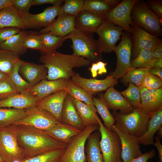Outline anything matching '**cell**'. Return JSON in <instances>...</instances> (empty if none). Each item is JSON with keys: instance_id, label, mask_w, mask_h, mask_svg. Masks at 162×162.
Listing matches in <instances>:
<instances>
[{"instance_id": "obj_1", "label": "cell", "mask_w": 162, "mask_h": 162, "mask_svg": "<svg viewBox=\"0 0 162 162\" xmlns=\"http://www.w3.org/2000/svg\"><path fill=\"white\" fill-rule=\"evenodd\" d=\"M16 137L25 158L56 149L66 148L68 146L45 130L29 126L16 125Z\"/></svg>"}, {"instance_id": "obj_2", "label": "cell", "mask_w": 162, "mask_h": 162, "mask_svg": "<svg viewBox=\"0 0 162 162\" xmlns=\"http://www.w3.org/2000/svg\"><path fill=\"white\" fill-rule=\"evenodd\" d=\"M39 61L48 69V80L60 78L70 80L76 73L73 70L74 68L86 67L91 63L83 57L62 53L56 50L41 54Z\"/></svg>"}, {"instance_id": "obj_3", "label": "cell", "mask_w": 162, "mask_h": 162, "mask_svg": "<svg viewBox=\"0 0 162 162\" xmlns=\"http://www.w3.org/2000/svg\"><path fill=\"white\" fill-rule=\"evenodd\" d=\"M65 38L72 41L73 55L83 57L92 63L102 61V51L91 33L75 28Z\"/></svg>"}, {"instance_id": "obj_4", "label": "cell", "mask_w": 162, "mask_h": 162, "mask_svg": "<svg viewBox=\"0 0 162 162\" xmlns=\"http://www.w3.org/2000/svg\"><path fill=\"white\" fill-rule=\"evenodd\" d=\"M112 115L116 122L114 126L117 129L137 138L142 136L146 131L150 118L144 113L140 107L134 108L131 112L127 114L113 111Z\"/></svg>"}, {"instance_id": "obj_5", "label": "cell", "mask_w": 162, "mask_h": 162, "mask_svg": "<svg viewBox=\"0 0 162 162\" xmlns=\"http://www.w3.org/2000/svg\"><path fill=\"white\" fill-rule=\"evenodd\" d=\"M131 17L133 22L148 32L158 37L162 36V23L145 1L139 0L134 4Z\"/></svg>"}, {"instance_id": "obj_6", "label": "cell", "mask_w": 162, "mask_h": 162, "mask_svg": "<svg viewBox=\"0 0 162 162\" xmlns=\"http://www.w3.org/2000/svg\"><path fill=\"white\" fill-rule=\"evenodd\" d=\"M0 156L5 162H20L25 158L16 137V125L0 128Z\"/></svg>"}, {"instance_id": "obj_7", "label": "cell", "mask_w": 162, "mask_h": 162, "mask_svg": "<svg viewBox=\"0 0 162 162\" xmlns=\"http://www.w3.org/2000/svg\"><path fill=\"white\" fill-rule=\"evenodd\" d=\"M99 129V124L90 125L74 136L68 145L60 162H86L85 153L86 142L91 134Z\"/></svg>"}, {"instance_id": "obj_8", "label": "cell", "mask_w": 162, "mask_h": 162, "mask_svg": "<svg viewBox=\"0 0 162 162\" xmlns=\"http://www.w3.org/2000/svg\"><path fill=\"white\" fill-rule=\"evenodd\" d=\"M98 120L101 134L100 146L103 162H123L121 143L118 135L115 131L108 130L99 117Z\"/></svg>"}, {"instance_id": "obj_9", "label": "cell", "mask_w": 162, "mask_h": 162, "mask_svg": "<svg viewBox=\"0 0 162 162\" xmlns=\"http://www.w3.org/2000/svg\"><path fill=\"white\" fill-rule=\"evenodd\" d=\"M125 32H123L121 41L116 46L114 50L117 57L116 69L109 75L117 80L121 78L131 68L130 58L132 48V36L131 33Z\"/></svg>"}, {"instance_id": "obj_10", "label": "cell", "mask_w": 162, "mask_h": 162, "mask_svg": "<svg viewBox=\"0 0 162 162\" xmlns=\"http://www.w3.org/2000/svg\"><path fill=\"white\" fill-rule=\"evenodd\" d=\"M139 0H123L116 7L103 16L104 22L112 23L122 27L124 30L131 33L133 23L131 10Z\"/></svg>"}, {"instance_id": "obj_11", "label": "cell", "mask_w": 162, "mask_h": 162, "mask_svg": "<svg viewBox=\"0 0 162 162\" xmlns=\"http://www.w3.org/2000/svg\"><path fill=\"white\" fill-rule=\"evenodd\" d=\"M26 109L27 116L13 125L29 126L46 130L59 122L50 112L36 106Z\"/></svg>"}, {"instance_id": "obj_12", "label": "cell", "mask_w": 162, "mask_h": 162, "mask_svg": "<svg viewBox=\"0 0 162 162\" xmlns=\"http://www.w3.org/2000/svg\"><path fill=\"white\" fill-rule=\"evenodd\" d=\"M61 6H51L37 14L18 13L25 29H40L47 27L54 22L60 13Z\"/></svg>"}, {"instance_id": "obj_13", "label": "cell", "mask_w": 162, "mask_h": 162, "mask_svg": "<svg viewBox=\"0 0 162 162\" xmlns=\"http://www.w3.org/2000/svg\"><path fill=\"white\" fill-rule=\"evenodd\" d=\"M124 29L112 23L104 22L95 32L99 36L97 40L102 52L110 53L114 51L117 42L121 39Z\"/></svg>"}, {"instance_id": "obj_14", "label": "cell", "mask_w": 162, "mask_h": 162, "mask_svg": "<svg viewBox=\"0 0 162 162\" xmlns=\"http://www.w3.org/2000/svg\"><path fill=\"white\" fill-rule=\"evenodd\" d=\"M132 34V56L134 58L143 50H151L162 40L148 32L133 22L131 25Z\"/></svg>"}, {"instance_id": "obj_15", "label": "cell", "mask_w": 162, "mask_h": 162, "mask_svg": "<svg viewBox=\"0 0 162 162\" xmlns=\"http://www.w3.org/2000/svg\"><path fill=\"white\" fill-rule=\"evenodd\" d=\"M70 80L76 85L86 90L92 96L118 83V80L110 75L104 79L98 80L83 78L76 73Z\"/></svg>"}, {"instance_id": "obj_16", "label": "cell", "mask_w": 162, "mask_h": 162, "mask_svg": "<svg viewBox=\"0 0 162 162\" xmlns=\"http://www.w3.org/2000/svg\"><path fill=\"white\" fill-rule=\"evenodd\" d=\"M141 96L140 108L145 114L150 116L162 107V87L149 89L139 87Z\"/></svg>"}, {"instance_id": "obj_17", "label": "cell", "mask_w": 162, "mask_h": 162, "mask_svg": "<svg viewBox=\"0 0 162 162\" xmlns=\"http://www.w3.org/2000/svg\"><path fill=\"white\" fill-rule=\"evenodd\" d=\"M68 80L64 78L53 80H43L26 91L36 97L40 101L50 94L66 89Z\"/></svg>"}, {"instance_id": "obj_18", "label": "cell", "mask_w": 162, "mask_h": 162, "mask_svg": "<svg viewBox=\"0 0 162 162\" xmlns=\"http://www.w3.org/2000/svg\"><path fill=\"white\" fill-rule=\"evenodd\" d=\"M75 16L60 13L54 22L41 29L39 33H47L57 36L65 37L75 28Z\"/></svg>"}, {"instance_id": "obj_19", "label": "cell", "mask_w": 162, "mask_h": 162, "mask_svg": "<svg viewBox=\"0 0 162 162\" xmlns=\"http://www.w3.org/2000/svg\"><path fill=\"white\" fill-rule=\"evenodd\" d=\"M68 94L66 88L55 92L41 99L36 106L48 111L61 122L62 110Z\"/></svg>"}, {"instance_id": "obj_20", "label": "cell", "mask_w": 162, "mask_h": 162, "mask_svg": "<svg viewBox=\"0 0 162 162\" xmlns=\"http://www.w3.org/2000/svg\"><path fill=\"white\" fill-rule=\"evenodd\" d=\"M113 128L121 141V158L123 162H128L140 156L142 153L137 138L129 134L121 132L114 125Z\"/></svg>"}, {"instance_id": "obj_21", "label": "cell", "mask_w": 162, "mask_h": 162, "mask_svg": "<svg viewBox=\"0 0 162 162\" xmlns=\"http://www.w3.org/2000/svg\"><path fill=\"white\" fill-rule=\"evenodd\" d=\"M19 73L33 86L46 79L48 69L44 64H37L22 60Z\"/></svg>"}, {"instance_id": "obj_22", "label": "cell", "mask_w": 162, "mask_h": 162, "mask_svg": "<svg viewBox=\"0 0 162 162\" xmlns=\"http://www.w3.org/2000/svg\"><path fill=\"white\" fill-rule=\"evenodd\" d=\"M103 97L109 109L113 111L119 110L120 113L127 114L131 112L134 109L120 92L115 89L113 86L106 90L103 94Z\"/></svg>"}, {"instance_id": "obj_23", "label": "cell", "mask_w": 162, "mask_h": 162, "mask_svg": "<svg viewBox=\"0 0 162 162\" xmlns=\"http://www.w3.org/2000/svg\"><path fill=\"white\" fill-rule=\"evenodd\" d=\"M75 28L82 31L93 34L97 28L104 22L103 16L88 11H80L75 16Z\"/></svg>"}, {"instance_id": "obj_24", "label": "cell", "mask_w": 162, "mask_h": 162, "mask_svg": "<svg viewBox=\"0 0 162 162\" xmlns=\"http://www.w3.org/2000/svg\"><path fill=\"white\" fill-rule=\"evenodd\" d=\"M61 122L75 127L81 131L85 128L74 106L73 98L68 93L62 109Z\"/></svg>"}, {"instance_id": "obj_25", "label": "cell", "mask_w": 162, "mask_h": 162, "mask_svg": "<svg viewBox=\"0 0 162 162\" xmlns=\"http://www.w3.org/2000/svg\"><path fill=\"white\" fill-rule=\"evenodd\" d=\"M39 100L27 91L0 101V108L25 109L36 106Z\"/></svg>"}, {"instance_id": "obj_26", "label": "cell", "mask_w": 162, "mask_h": 162, "mask_svg": "<svg viewBox=\"0 0 162 162\" xmlns=\"http://www.w3.org/2000/svg\"><path fill=\"white\" fill-rule=\"evenodd\" d=\"M162 125V107L154 112L148 121L147 130L141 137L137 138L139 144L144 145H153L155 134Z\"/></svg>"}, {"instance_id": "obj_27", "label": "cell", "mask_w": 162, "mask_h": 162, "mask_svg": "<svg viewBox=\"0 0 162 162\" xmlns=\"http://www.w3.org/2000/svg\"><path fill=\"white\" fill-rule=\"evenodd\" d=\"M45 131L55 139L67 145L74 136L82 131L75 127L60 122Z\"/></svg>"}, {"instance_id": "obj_28", "label": "cell", "mask_w": 162, "mask_h": 162, "mask_svg": "<svg viewBox=\"0 0 162 162\" xmlns=\"http://www.w3.org/2000/svg\"><path fill=\"white\" fill-rule=\"evenodd\" d=\"M100 132L92 133L87 140L85 148L86 162H103L100 146Z\"/></svg>"}, {"instance_id": "obj_29", "label": "cell", "mask_w": 162, "mask_h": 162, "mask_svg": "<svg viewBox=\"0 0 162 162\" xmlns=\"http://www.w3.org/2000/svg\"><path fill=\"white\" fill-rule=\"evenodd\" d=\"M14 27L25 30L18 11L12 5L5 7L0 11V28Z\"/></svg>"}, {"instance_id": "obj_30", "label": "cell", "mask_w": 162, "mask_h": 162, "mask_svg": "<svg viewBox=\"0 0 162 162\" xmlns=\"http://www.w3.org/2000/svg\"><path fill=\"white\" fill-rule=\"evenodd\" d=\"M93 104L97 112L100 116L104 122L103 124L111 131H114L113 126L115 121L112 115L110 112L106 102L105 100L103 94H100L97 97L92 96Z\"/></svg>"}, {"instance_id": "obj_31", "label": "cell", "mask_w": 162, "mask_h": 162, "mask_svg": "<svg viewBox=\"0 0 162 162\" xmlns=\"http://www.w3.org/2000/svg\"><path fill=\"white\" fill-rule=\"evenodd\" d=\"M27 32L21 30L7 40L0 44V48L12 51L19 56L24 54L27 50L24 40Z\"/></svg>"}, {"instance_id": "obj_32", "label": "cell", "mask_w": 162, "mask_h": 162, "mask_svg": "<svg viewBox=\"0 0 162 162\" xmlns=\"http://www.w3.org/2000/svg\"><path fill=\"white\" fill-rule=\"evenodd\" d=\"M27 115L26 109L14 108H0V128L13 124L25 118Z\"/></svg>"}, {"instance_id": "obj_33", "label": "cell", "mask_w": 162, "mask_h": 162, "mask_svg": "<svg viewBox=\"0 0 162 162\" xmlns=\"http://www.w3.org/2000/svg\"><path fill=\"white\" fill-rule=\"evenodd\" d=\"M74 103L77 113L85 127L99 124V117L96 112L85 103L73 98Z\"/></svg>"}, {"instance_id": "obj_34", "label": "cell", "mask_w": 162, "mask_h": 162, "mask_svg": "<svg viewBox=\"0 0 162 162\" xmlns=\"http://www.w3.org/2000/svg\"><path fill=\"white\" fill-rule=\"evenodd\" d=\"M22 60L20 58L15 63L13 69L8 75V80L15 90L19 93H22L33 86L23 79L19 70Z\"/></svg>"}, {"instance_id": "obj_35", "label": "cell", "mask_w": 162, "mask_h": 162, "mask_svg": "<svg viewBox=\"0 0 162 162\" xmlns=\"http://www.w3.org/2000/svg\"><path fill=\"white\" fill-rule=\"evenodd\" d=\"M66 89L68 93L73 98L85 103L97 112L93 104L92 96L86 90L74 84L70 80H68Z\"/></svg>"}, {"instance_id": "obj_36", "label": "cell", "mask_w": 162, "mask_h": 162, "mask_svg": "<svg viewBox=\"0 0 162 162\" xmlns=\"http://www.w3.org/2000/svg\"><path fill=\"white\" fill-rule=\"evenodd\" d=\"M39 34L43 48L42 51L40 52L41 54L56 50L67 40L65 36H57L47 33Z\"/></svg>"}, {"instance_id": "obj_37", "label": "cell", "mask_w": 162, "mask_h": 162, "mask_svg": "<svg viewBox=\"0 0 162 162\" xmlns=\"http://www.w3.org/2000/svg\"><path fill=\"white\" fill-rule=\"evenodd\" d=\"M112 10L105 0H86L81 10H85L94 14L103 16Z\"/></svg>"}, {"instance_id": "obj_38", "label": "cell", "mask_w": 162, "mask_h": 162, "mask_svg": "<svg viewBox=\"0 0 162 162\" xmlns=\"http://www.w3.org/2000/svg\"><path fill=\"white\" fill-rule=\"evenodd\" d=\"M19 57L12 51L0 48V71L9 74Z\"/></svg>"}, {"instance_id": "obj_39", "label": "cell", "mask_w": 162, "mask_h": 162, "mask_svg": "<svg viewBox=\"0 0 162 162\" xmlns=\"http://www.w3.org/2000/svg\"><path fill=\"white\" fill-rule=\"evenodd\" d=\"M149 68H131L121 78V81L124 85L131 82L137 87L141 86V83Z\"/></svg>"}, {"instance_id": "obj_40", "label": "cell", "mask_w": 162, "mask_h": 162, "mask_svg": "<svg viewBox=\"0 0 162 162\" xmlns=\"http://www.w3.org/2000/svg\"><path fill=\"white\" fill-rule=\"evenodd\" d=\"M66 148H60L25 158L20 162H60L61 158Z\"/></svg>"}, {"instance_id": "obj_41", "label": "cell", "mask_w": 162, "mask_h": 162, "mask_svg": "<svg viewBox=\"0 0 162 162\" xmlns=\"http://www.w3.org/2000/svg\"><path fill=\"white\" fill-rule=\"evenodd\" d=\"M120 93L134 109L140 107L141 96L138 87L129 82L128 88Z\"/></svg>"}, {"instance_id": "obj_42", "label": "cell", "mask_w": 162, "mask_h": 162, "mask_svg": "<svg viewBox=\"0 0 162 162\" xmlns=\"http://www.w3.org/2000/svg\"><path fill=\"white\" fill-rule=\"evenodd\" d=\"M84 2L83 0H64L60 13L75 16L80 11Z\"/></svg>"}, {"instance_id": "obj_43", "label": "cell", "mask_w": 162, "mask_h": 162, "mask_svg": "<svg viewBox=\"0 0 162 162\" xmlns=\"http://www.w3.org/2000/svg\"><path fill=\"white\" fill-rule=\"evenodd\" d=\"M24 44L27 49L39 50L40 52L43 50L39 33L35 32H27L24 39Z\"/></svg>"}, {"instance_id": "obj_44", "label": "cell", "mask_w": 162, "mask_h": 162, "mask_svg": "<svg viewBox=\"0 0 162 162\" xmlns=\"http://www.w3.org/2000/svg\"><path fill=\"white\" fill-rule=\"evenodd\" d=\"M151 50H142L136 57L130 61L131 68H144L149 61L153 59Z\"/></svg>"}, {"instance_id": "obj_45", "label": "cell", "mask_w": 162, "mask_h": 162, "mask_svg": "<svg viewBox=\"0 0 162 162\" xmlns=\"http://www.w3.org/2000/svg\"><path fill=\"white\" fill-rule=\"evenodd\" d=\"M162 79L147 72L143 79L141 86L149 89H157L162 87Z\"/></svg>"}, {"instance_id": "obj_46", "label": "cell", "mask_w": 162, "mask_h": 162, "mask_svg": "<svg viewBox=\"0 0 162 162\" xmlns=\"http://www.w3.org/2000/svg\"><path fill=\"white\" fill-rule=\"evenodd\" d=\"M17 94L8 79L0 82V101Z\"/></svg>"}, {"instance_id": "obj_47", "label": "cell", "mask_w": 162, "mask_h": 162, "mask_svg": "<svg viewBox=\"0 0 162 162\" xmlns=\"http://www.w3.org/2000/svg\"><path fill=\"white\" fill-rule=\"evenodd\" d=\"M21 30L20 28L14 27L0 28V44L17 34Z\"/></svg>"}, {"instance_id": "obj_48", "label": "cell", "mask_w": 162, "mask_h": 162, "mask_svg": "<svg viewBox=\"0 0 162 162\" xmlns=\"http://www.w3.org/2000/svg\"><path fill=\"white\" fill-rule=\"evenodd\" d=\"M12 5L18 13H29L33 0H12Z\"/></svg>"}, {"instance_id": "obj_49", "label": "cell", "mask_w": 162, "mask_h": 162, "mask_svg": "<svg viewBox=\"0 0 162 162\" xmlns=\"http://www.w3.org/2000/svg\"><path fill=\"white\" fill-rule=\"evenodd\" d=\"M146 2L149 8L159 17L162 23V0H148Z\"/></svg>"}, {"instance_id": "obj_50", "label": "cell", "mask_w": 162, "mask_h": 162, "mask_svg": "<svg viewBox=\"0 0 162 162\" xmlns=\"http://www.w3.org/2000/svg\"><path fill=\"white\" fill-rule=\"evenodd\" d=\"M155 155V150L152 149L148 152L142 153L139 157L133 159L128 162H147L148 160L154 157Z\"/></svg>"}, {"instance_id": "obj_51", "label": "cell", "mask_w": 162, "mask_h": 162, "mask_svg": "<svg viewBox=\"0 0 162 162\" xmlns=\"http://www.w3.org/2000/svg\"><path fill=\"white\" fill-rule=\"evenodd\" d=\"M64 2V0H33V6L49 4L53 6L60 7Z\"/></svg>"}, {"instance_id": "obj_52", "label": "cell", "mask_w": 162, "mask_h": 162, "mask_svg": "<svg viewBox=\"0 0 162 162\" xmlns=\"http://www.w3.org/2000/svg\"><path fill=\"white\" fill-rule=\"evenodd\" d=\"M144 68H162V58L151 60L148 61Z\"/></svg>"}, {"instance_id": "obj_53", "label": "cell", "mask_w": 162, "mask_h": 162, "mask_svg": "<svg viewBox=\"0 0 162 162\" xmlns=\"http://www.w3.org/2000/svg\"><path fill=\"white\" fill-rule=\"evenodd\" d=\"M151 50L153 59L162 58V42L158 44Z\"/></svg>"}, {"instance_id": "obj_54", "label": "cell", "mask_w": 162, "mask_h": 162, "mask_svg": "<svg viewBox=\"0 0 162 162\" xmlns=\"http://www.w3.org/2000/svg\"><path fill=\"white\" fill-rule=\"evenodd\" d=\"M155 140V142H154L153 145L157 148L160 160L162 162V145L160 142V139L158 136L156 137Z\"/></svg>"}, {"instance_id": "obj_55", "label": "cell", "mask_w": 162, "mask_h": 162, "mask_svg": "<svg viewBox=\"0 0 162 162\" xmlns=\"http://www.w3.org/2000/svg\"><path fill=\"white\" fill-rule=\"evenodd\" d=\"M96 63L99 68L98 74L101 75L103 74L106 73L107 71L106 66L107 63L104 62L102 61H98Z\"/></svg>"}, {"instance_id": "obj_56", "label": "cell", "mask_w": 162, "mask_h": 162, "mask_svg": "<svg viewBox=\"0 0 162 162\" xmlns=\"http://www.w3.org/2000/svg\"><path fill=\"white\" fill-rule=\"evenodd\" d=\"M88 70L91 72L93 78H95L97 76L99 68L96 62L92 63L91 67L88 68Z\"/></svg>"}, {"instance_id": "obj_57", "label": "cell", "mask_w": 162, "mask_h": 162, "mask_svg": "<svg viewBox=\"0 0 162 162\" xmlns=\"http://www.w3.org/2000/svg\"><path fill=\"white\" fill-rule=\"evenodd\" d=\"M148 72L162 79V68H150L149 69Z\"/></svg>"}, {"instance_id": "obj_58", "label": "cell", "mask_w": 162, "mask_h": 162, "mask_svg": "<svg viewBox=\"0 0 162 162\" xmlns=\"http://www.w3.org/2000/svg\"><path fill=\"white\" fill-rule=\"evenodd\" d=\"M12 0H0V11L4 8L12 5Z\"/></svg>"}, {"instance_id": "obj_59", "label": "cell", "mask_w": 162, "mask_h": 162, "mask_svg": "<svg viewBox=\"0 0 162 162\" xmlns=\"http://www.w3.org/2000/svg\"><path fill=\"white\" fill-rule=\"evenodd\" d=\"M112 9L117 6L121 2V0H105Z\"/></svg>"}, {"instance_id": "obj_60", "label": "cell", "mask_w": 162, "mask_h": 162, "mask_svg": "<svg viewBox=\"0 0 162 162\" xmlns=\"http://www.w3.org/2000/svg\"><path fill=\"white\" fill-rule=\"evenodd\" d=\"M8 75L0 71V82L8 79Z\"/></svg>"}, {"instance_id": "obj_61", "label": "cell", "mask_w": 162, "mask_h": 162, "mask_svg": "<svg viewBox=\"0 0 162 162\" xmlns=\"http://www.w3.org/2000/svg\"><path fill=\"white\" fill-rule=\"evenodd\" d=\"M157 132L158 136L159 138L161 139L162 137V126H161L158 130Z\"/></svg>"}, {"instance_id": "obj_62", "label": "cell", "mask_w": 162, "mask_h": 162, "mask_svg": "<svg viewBox=\"0 0 162 162\" xmlns=\"http://www.w3.org/2000/svg\"><path fill=\"white\" fill-rule=\"evenodd\" d=\"M4 161L3 160V159L1 157V156H0V162H3Z\"/></svg>"}, {"instance_id": "obj_63", "label": "cell", "mask_w": 162, "mask_h": 162, "mask_svg": "<svg viewBox=\"0 0 162 162\" xmlns=\"http://www.w3.org/2000/svg\"><path fill=\"white\" fill-rule=\"evenodd\" d=\"M157 162H162L160 160L158 161Z\"/></svg>"}, {"instance_id": "obj_64", "label": "cell", "mask_w": 162, "mask_h": 162, "mask_svg": "<svg viewBox=\"0 0 162 162\" xmlns=\"http://www.w3.org/2000/svg\"></svg>"}]
</instances>
